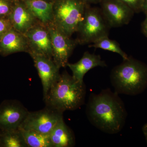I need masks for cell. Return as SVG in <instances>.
I'll return each instance as SVG.
<instances>
[{
    "mask_svg": "<svg viewBox=\"0 0 147 147\" xmlns=\"http://www.w3.org/2000/svg\"><path fill=\"white\" fill-rule=\"evenodd\" d=\"M88 120L100 131L110 134L120 132L125 125L127 113L119 94L109 88L90 95L86 108Z\"/></svg>",
    "mask_w": 147,
    "mask_h": 147,
    "instance_id": "obj_1",
    "label": "cell"
},
{
    "mask_svg": "<svg viewBox=\"0 0 147 147\" xmlns=\"http://www.w3.org/2000/svg\"><path fill=\"white\" fill-rule=\"evenodd\" d=\"M86 87L84 82H79L67 71L61 74L43 100L45 106L64 113L80 108L85 103Z\"/></svg>",
    "mask_w": 147,
    "mask_h": 147,
    "instance_id": "obj_2",
    "label": "cell"
},
{
    "mask_svg": "<svg viewBox=\"0 0 147 147\" xmlns=\"http://www.w3.org/2000/svg\"><path fill=\"white\" fill-rule=\"evenodd\" d=\"M110 82L118 94L136 96L147 88V65L128 57L111 71Z\"/></svg>",
    "mask_w": 147,
    "mask_h": 147,
    "instance_id": "obj_3",
    "label": "cell"
},
{
    "mask_svg": "<svg viewBox=\"0 0 147 147\" xmlns=\"http://www.w3.org/2000/svg\"><path fill=\"white\" fill-rule=\"evenodd\" d=\"M86 5L79 0H55L52 23L66 34L71 36L77 32L84 19Z\"/></svg>",
    "mask_w": 147,
    "mask_h": 147,
    "instance_id": "obj_4",
    "label": "cell"
},
{
    "mask_svg": "<svg viewBox=\"0 0 147 147\" xmlns=\"http://www.w3.org/2000/svg\"><path fill=\"white\" fill-rule=\"evenodd\" d=\"M110 28L100 8L87 4L84 19L76 32V40L81 45L93 43L108 36Z\"/></svg>",
    "mask_w": 147,
    "mask_h": 147,
    "instance_id": "obj_5",
    "label": "cell"
},
{
    "mask_svg": "<svg viewBox=\"0 0 147 147\" xmlns=\"http://www.w3.org/2000/svg\"><path fill=\"white\" fill-rule=\"evenodd\" d=\"M63 113L46 106L42 110L29 112L19 129L49 134L57 123L63 119Z\"/></svg>",
    "mask_w": 147,
    "mask_h": 147,
    "instance_id": "obj_6",
    "label": "cell"
},
{
    "mask_svg": "<svg viewBox=\"0 0 147 147\" xmlns=\"http://www.w3.org/2000/svg\"><path fill=\"white\" fill-rule=\"evenodd\" d=\"M53 50V59L60 68L67 66L68 60L78 42L62 32L53 23L47 25Z\"/></svg>",
    "mask_w": 147,
    "mask_h": 147,
    "instance_id": "obj_7",
    "label": "cell"
},
{
    "mask_svg": "<svg viewBox=\"0 0 147 147\" xmlns=\"http://www.w3.org/2000/svg\"><path fill=\"white\" fill-rule=\"evenodd\" d=\"M29 111L20 101L5 100L0 104V129H19Z\"/></svg>",
    "mask_w": 147,
    "mask_h": 147,
    "instance_id": "obj_8",
    "label": "cell"
},
{
    "mask_svg": "<svg viewBox=\"0 0 147 147\" xmlns=\"http://www.w3.org/2000/svg\"><path fill=\"white\" fill-rule=\"evenodd\" d=\"M24 34L28 40L29 55L34 54L53 59L51 36L47 26L37 23Z\"/></svg>",
    "mask_w": 147,
    "mask_h": 147,
    "instance_id": "obj_9",
    "label": "cell"
},
{
    "mask_svg": "<svg viewBox=\"0 0 147 147\" xmlns=\"http://www.w3.org/2000/svg\"><path fill=\"white\" fill-rule=\"evenodd\" d=\"M99 4L102 15L110 28L127 25L135 13L121 0H100Z\"/></svg>",
    "mask_w": 147,
    "mask_h": 147,
    "instance_id": "obj_10",
    "label": "cell"
},
{
    "mask_svg": "<svg viewBox=\"0 0 147 147\" xmlns=\"http://www.w3.org/2000/svg\"><path fill=\"white\" fill-rule=\"evenodd\" d=\"M30 55L33 59L41 80L43 98H45L53 84L60 77V68L55 64L53 59L34 54Z\"/></svg>",
    "mask_w": 147,
    "mask_h": 147,
    "instance_id": "obj_11",
    "label": "cell"
},
{
    "mask_svg": "<svg viewBox=\"0 0 147 147\" xmlns=\"http://www.w3.org/2000/svg\"><path fill=\"white\" fill-rule=\"evenodd\" d=\"M8 18L13 28L24 34L38 23L22 0H14Z\"/></svg>",
    "mask_w": 147,
    "mask_h": 147,
    "instance_id": "obj_12",
    "label": "cell"
},
{
    "mask_svg": "<svg viewBox=\"0 0 147 147\" xmlns=\"http://www.w3.org/2000/svg\"><path fill=\"white\" fill-rule=\"evenodd\" d=\"M28 51L26 37L13 28L0 39V55L3 57L20 52L28 53Z\"/></svg>",
    "mask_w": 147,
    "mask_h": 147,
    "instance_id": "obj_13",
    "label": "cell"
},
{
    "mask_svg": "<svg viewBox=\"0 0 147 147\" xmlns=\"http://www.w3.org/2000/svg\"><path fill=\"white\" fill-rule=\"evenodd\" d=\"M67 66L72 72L74 78L79 82H84V76L90 69L97 67H105L107 65L100 55L86 52L78 62L74 63H68Z\"/></svg>",
    "mask_w": 147,
    "mask_h": 147,
    "instance_id": "obj_14",
    "label": "cell"
},
{
    "mask_svg": "<svg viewBox=\"0 0 147 147\" xmlns=\"http://www.w3.org/2000/svg\"><path fill=\"white\" fill-rule=\"evenodd\" d=\"M38 23L47 25L53 22V2L45 0H22Z\"/></svg>",
    "mask_w": 147,
    "mask_h": 147,
    "instance_id": "obj_15",
    "label": "cell"
},
{
    "mask_svg": "<svg viewBox=\"0 0 147 147\" xmlns=\"http://www.w3.org/2000/svg\"><path fill=\"white\" fill-rule=\"evenodd\" d=\"M53 147H72L75 145V137L63 119L60 121L50 134Z\"/></svg>",
    "mask_w": 147,
    "mask_h": 147,
    "instance_id": "obj_16",
    "label": "cell"
},
{
    "mask_svg": "<svg viewBox=\"0 0 147 147\" xmlns=\"http://www.w3.org/2000/svg\"><path fill=\"white\" fill-rule=\"evenodd\" d=\"M27 147H53L50 134L19 129Z\"/></svg>",
    "mask_w": 147,
    "mask_h": 147,
    "instance_id": "obj_17",
    "label": "cell"
},
{
    "mask_svg": "<svg viewBox=\"0 0 147 147\" xmlns=\"http://www.w3.org/2000/svg\"><path fill=\"white\" fill-rule=\"evenodd\" d=\"M0 147H27L20 129L1 130Z\"/></svg>",
    "mask_w": 147,
    "mask_h": 147,
    "instance_id": "obj_18",
    "label": "cell"
},
{
    "mask_svg": "<svg viewBox=\"0 0 147 147\" xmlns=\"http://www.w3.org/2000/svg\"><path fill=\"white\" fill-rule=\"evenodd\" d=\"M90 47L100 48L105 50L117 53L120 55L123 60L128 57V55L122 50L118 42L110 39L108 37L102 38L89 45Z\"/></svg>",
    "mask_w": 147,
    "mask_h": 147,
    "instance_id": "obj_19",
    "label": "cell"
},
{
    "mask_svg": "<svg viewBox=\"0 0 147 147\" xmlns=\"http://www.w3.org/2000/svg\"><path fill=\"white\" fill-rule=\"evenodd\" d=\"M14 0H0V17L8 18Z\"/></svg>",
    "mask_w": 147,
    "mask_h": 147,
    "instance_id": "obj_20",
    "label": "cell"
},
{
    "mask_svg": "<svg viewBox=\"0 0 147 147\" xmlns=\"http://www.w3.org/2000/svg\"><path fill=\"white\" fill-rule=\"evenodd\" d=\"M133 10L134 13L142 11L144 0H121Z\"/></svg>",
    "mask_w": 147,
    "mask_h": 147,
    "instance_id": "obj_21",
    "label": "cell"
},
{
    "mask_svg": "<svg viewBox=\"0 0 147 147\" xmlns=\"http://www.w3.org/2000/svg\"><path fill=\"white\" fill-rule=\"evenodd\" d=\"M12 28V25L8 18L0 17V39Z\"/></svg>",
    "mask_w": 147,
    "mask_h": 147,
    "instance_id": "obj_22",
    "label": "cell"
},
{
    "mask_svg": "<svg viewBox=\"0 0 147 147\" xmlns=\"http://www.w3.org/2000/svg\"><path fill=\"white\" fill-rule=\"evenodd\" d=\"M142 30L143 33L147 38V16H146L145 20L142 22Z\"/></svg>",
    "mask_w": 147,
    "mask_h": 147,
    "instance_id": "obj_23",
    "label": "cell"
},
{
    "mask_svg": "<svg viewBox=\"0 0 147 147\" xmlns=\"http://www.w3.org/2000/svg\"><path fill=\"white\" fill-rule=\"evenodd\" d=\"M79 1L86 4L91 5L92 4H96L99 3L100 0H79Z\"/></svg>",
    "mask_w": 147,
    "mask_h": 147,
    "instance_id": "obj_24",
    "label": "cell"
},
{
    "mask_svg": "<svg viewBox=\"0 0 147 147\" xmlns=\"http://www.w3.org/2000/svg\"><path fill=\"white\" fill-rule=\"evenodd\" d=\"M142 11L147 16V0H144L142 5Z\"/></svg>",
    "mask_w": 147,
    "mask_h": 147,
    "instance_id": "obj_25",
    "label": "cell"
},
{
    "mask_svg": "<svg viewBox=\"0 0 147 147\" xmlns=\"http://www.w3.org/2000/svg\"><path fill=\"white\" fill-rule=\"evenodd\" d=\"M142 131L144 135L147 143V123L145 124L142 127Z\"/></svg>",
    "mask_w": 147,
    "mask_h": 147,
    "instance_id": "obj_26",
    "label": "cell"
},
{
    "mask_svg": "<svg viewBox=\"0 0 147 147\" xmlns=\"http://www.w3.org/2000/svg\"><path fill=\"white\" fill-rule=\"evenodd\" d=\"M45 1H48L52 2H54L55 0H45Z\"/></svg>",
    "mask_w": 147,
    "mask_h": 147,
    "instance_id": "obj_27",
    "label": "cell"
},
{
    "mask_svg": "<svg viewBox=\"0 0 147 147\" xmlns=\"http://www.w3.org/2000/svg\"><path fill=\"white\" fill-rule=\"evenodd\" d=\"M1 130L0 129V138H1Z\"/></svg>",
    "mask_w": 147,
    "mask_h": 147,
    "instance_id": "obj_28",
    "label": "cell"
}]
</instances>
